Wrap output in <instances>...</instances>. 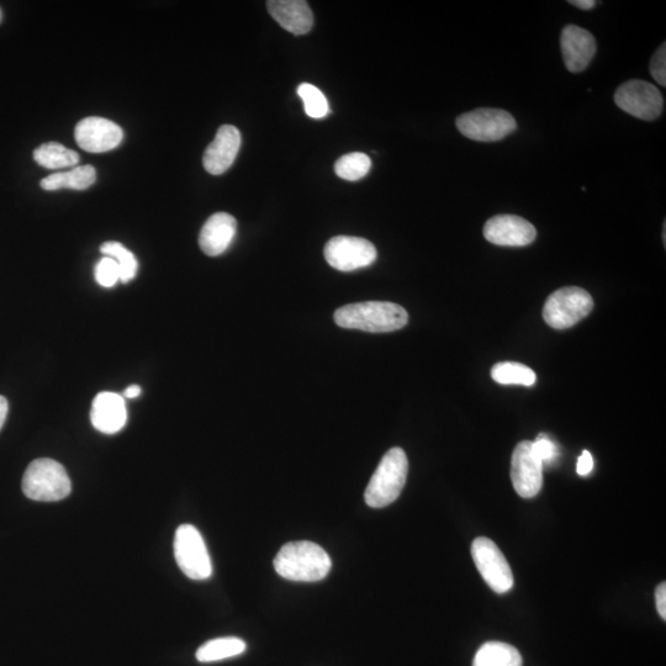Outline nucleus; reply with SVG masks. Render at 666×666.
Segmentation results:
<instances>
[{
	"instance_id": "1",
	"label": "nucleus",
	"mask_w": 666,
	"mask_h": 666,
	"mask_svg": "<svg viewBox=\"0 0 666 666\" xmlns=\"http://www.w3.org/2000/svg\"><path fill=\"white\" fill-rule=\"evenodd\" d=\"M274 569L282 578L296 583H315L330 573V555L319 544L309 541L289 542L274 558Z\"/></svg>"
},
{
	"instance_id": "2",
	"label": "nucleus",
	"mask_w": 666,
	"mask_h": 666,
	"mask_svg": "<svg viewBox=\"0 0 666 666\" xmlns=\"http://www.w3.org/2000/svg\"><path fill=\"white\" fill-rule=\"evenodd\" d=\"M333 319L343 329L385 333L403 329L409 322V314L403 306L389 301H366L342 306Z\"/></svg>"
},
{
	"instance_id": "3",
	"label": "nucleus",
	"mask_w": 666,
	"mask_h": 666,
	"mask_svg": "<svg viewBox=\"0 0 666 666\" xmlns=\"http://www.w3.org/2000/svg\"><path fill=\"white\" fill-rule=\"evenodd\" d=\"M409 461L401 448H391L385 453L367 486V505L383 509L398 500L406 484Z\"/></svg>"
},
{
	"instance_id": "4",
	"label": "nucleus",
	"mask_w": 666,
	"mask_h": 666,
	"mask_svg": "<svg viewBox=\"0 0 666 666\" xmlns=\"http://www.w3.org/2000/svg\"><path fill=\"white\" fill-rule=\"evenodd\" d=\"M72 484L63 465L54 459H36L26 469L23 491L26 498L42 502L66 499L71 494Z\"/></svg>"
},
{
	"instance_id": "5",
	"label": "nucleus",
	"mask_w": 666,
	"mask_h": 666,
	"mask_svg": "<svg viewBox=\"0 0 666 666\" xmlns=\"http://www.w3.org/2000/svg\"><path fill=\"white\" fill-rule=\"evenodd\" d=\"M592 309L594 300L585 289L567 287L549 295L544 304L543 319L555 330H565L585 319Z\"/></svg>"
},
{
	"instance_id": "6",
	"label": "nucleus",
	"mask_w": 666,
	"mask_h": 666,
	"mask_svg": "<svg viewBox=\"0 0 666 666\" xmlns=\"http://www.w3.org/2000/svg\"><path fill=\"white\" fill-rule=\"evenodd\" d=\"M459 132L470 140L496 142L505 139L517 128L509 111L501 109H477L464 113L457 119Z\"/></svg>"
},
{
	"instance_id": "7",
	"label": "nucleus",
	"mask_w": 666,
	"mask_h": 666,
	"mask_svg": "<svg viewBox=\"0 0 666 666\" xmlns=\"http://www.w3.org/2000/svg\"><path fill=\"white\" fill-rule=\"evenodd\" d=\"M174 557L189 579L206 580L213 574L208 548L200 532L192 525L178 527L174 537Z\"/></svg>"
},
{
	"instance_id": "8",
	"label": "nucleus",
	"mask_w": 666,
	"mask_h": 666,
	"mask_svg": "<svg viewBox=\"0 0 666 666\" xmlns=\"http://www.w3.org/2000/svg\"><path fill=\"white\" fill-rule=\"evenodd\" d=\"M472 557L486 584L498 594L514 588V574L505 555L489 538L479 537L472 544Z\"/></svg>"
},
{
	"instance_id": "9",
	"label": "nucleus",
	"mask_w": 666,
	"mask_h": 666,
	"mask_svg": "<svg viewBox=\"0 0 666 666\" xmlns=\"http://www.w3.org/2000/svg\"><path fill=\"white\" fill-rule=\"evenodd\" d=\"M617 107L641 120L652 121L663 113L664 99L652 83L633 79L623 83L615 93Z\"/></svg>"
},
{
	"instance_id": "10",
	"label": "nucleus",
	"mask_w": 666,
	"mask_h": 666,
	"mask_svg": "<svg viewBox=\"0 0 666 666\" xmlns=\"http://www.w3.org/2000/svg\"><path fill=\"white\" fill-rule=\"evenodd\" d=\"M325 258L332 268L340 272H354L372 266L377 259V248L361 237L336 236L325 247Z\"/></svg>"
},
{
	"instance_id": "11",
	"label": "nucleus",
	"mask_w": 666,
	"mask_h": 666,
	"mask_svg": "<svg viewBox=\"0 0 666 666\" xmlns=\"http://www.w3.org/2000/svg\"><path fill=\"white\" fill-rule=\"evenodd\" d=\"M543 467L533 452L532 442L517 444L511 461V480L516 493L523 499L535 498L543 486Z\"/></svg>"
},
{
	"instance_id": "12",
	"label": "nucleus",
	"mask_w": 666,
	"mask_h": 666,
	"mask_svg": "<svg viewBox=\"0 0 666 666\" xmlns=\"http://www.w3.org/2000/svg\"><path fill=\"white\" fill-rule=\"evenodd\" d=\"M74 137L82 150L91 153L113 151L124 139V131L118 124L108 119L91 116L76 126Z\"/></svg>"
},
{
	"instance_id": "13",
	"label": "nucleus",
	"mask_w": 666,
	"mask_h": 666,
	"mask_svg": "<svg viewBox=\"0 0 666 666\" xmlns=\"http://www.w3.org/2000/svg\"><path fill=\"white\" fill-rule=\"evenodd\" d=\"M484 237L496 246L523 247L536 240L537 230L520 216L496 215L486 222Z\"/></svg>"
},
{
	"instance_id": "14",
	"label": "nucleus",
	"mask_w": 666,
	"mask_h": 666,
	"mask_svg": "<svg viewBox=\"0 0 666 666\" xmlns=\"http://www.w3.org/2000/svg\"><path fill=\"white\" fill-rule=\"evenodd\" d=\"M241 147V134L239 129L232 125H222L204 153L203 165L206 172L213 176L229 171L234 165Z\"/></svg>"
},
{
	"instance_id": "15",
	"label": "nucleus",
	"mask_w": 666,
	"mask_h": 666,
	"mask_svg": "<svg viewBox=\"0 0 666 666\" xmlns=\"http://www.w3.org/2000/svg\"><path fill=\"white\" fill-rule=\"evenodd\" d=\"M560 49L568 71L583 72L596 54V40L590 31L578 25H567L560 36Z\"/></svg>"
},
{
	"instance_id": "16",
	"label": "nucleus",
	"mask_w": 666,
	"mask_h": 666,
	"mask_svg": "<svg viewBox=\"0 0 666 666\" xmlns=\"http://www.w3.org/2000/svg\"><path fill=\"white\" fill-rule=\"evenodd\" d=\"M91 421L95 430L105 435H114L123 430L128 421L124 396L111 391H103L95 396Z\"/></svg>"
},
{
	"instance_id": "17",
	"label": "nucleus",
	"mask_w": 666,
	"mask_h": 666,
	"mask_svg": "<svg viewBox=\"0 0 666 666\" xmlns=\"http://www.w3.org/2000/svg\"><path fill=\"white\" fill-rule=\"evenodd\" d=\"M237 221L227 213H216L205 222L199 235V246L206 256L216 257L227 251L234 241Z\"/></svg>"
},
{
	"instance_id": "18",
	"label": "nucleus",
	"mask_w": 666,
	"mask_h": 666,
	"mask_svg": "<svg viewBox=\"0 0 666 666\" xmlns=\"http://www.w3.org/2000/svg\"><path fill=\"white\" fill-rule=\"evenodd\" d=\"M267 9L283 29L294 35L308 34L314 25V15L304 0H269Z\"/></svg>"
},
{
	"instance_id": "19",
	"label": "nucleus",
	"mask_w": 666,
	"mask_h": 666,
	"mask_svg": "<svg viewBox=\"0 0 666 666\" xmlns=\"http://www.w3.org/2000/svg\"><path fill=\"white\" fill-rule=\"evenodd\" d=\"M97 172L93 166L74 167L71 171L54 173L42 179L41 188L46 192L60 189L86 190L95 183Z\"/></svg>"
},
{
	"instance_id": "20",
	"label": "nucleus",
	"mask_w": 666,
	"mask_h": 666,
	"mask_svg": "<svg viewBox=\"0 0 666 666\" xmlns=\"http://www.w3.org/2000/svg\"><path fill=\"white\" fill-rule=\"evenodd\" d=\"M473 666H522V657L510 644L488 642L475 654Z\"/></svg>"
},
{
	"instance_id": "21",
	"label": "nucleus",
	"mask_w": 666,
	"mask_h": 666,
	"mask_svg": "<svg viewBox=\"0 0 666 666\" xmlns=\"http://www.w3.org/2000/svg\"><path fill=\"white\" fill-rule=\"evenodd\" d=\"M246 643L240 638L225 637L206 642L198 649L197 659L200 663L220 662L237 657L246 652Z\"/></svg>"
},
{
	"instance_id": "22",
	"label": "nucleus",
	"mask_w": 666,
	"mask_h": 666,
	"mask_svg": "<svg viewBox=\"0 0 666 666\" xmlns=\"http://www.w3.org/2000/svg\"><path fill=\"white\" fill-rule=\"evenodd\" d=\"M34 160L47 169L74 167L79 162L76 151L70 150L58 142H47L34 151Z\"/></svg>"
},
{
	"instance_id": "23",
	"label": "nucleus",
	"mask_w": 666,
	"mask_h": 666,
	"mask_svg": "<svg viewBox=\"0 0 666 666\" xmlns=\"http://www.w3.org/2000/svg\"><path fill=\"white\" fill-rule=\"evenodd\" d=\"M491 378L502 385H523L532 387L536 384L537 375L533 369L525 364L516 362H501L491 369Z\"/></svg>"
},
{
	"instance_id": "24",
	"label": "nucleus",
	"mask_w": 666,
	"mask_h": 666,
	"mask_svg": "<svg viewBox=\"0 0 666 666\" xmlns=\"http://www.w3.org/2000/svg\"><path fill=\"white\" fill-rule=\"evenodd\" d=\"M100 252L105 257L113 258L120 268V280L123 283H129L135 279L139 271V262L131 251L119 242H105L100 246Z\"/></svg>"
},
{
	"instance_id": "25",
	"label": "nucleus",
	"mask_w": 666,
	"mask_h": 666,
	"mask_svg": "<svg viewBox=\"0 0 666 666\" xmlns=\"http://www.w3.org/2000/svg\"><path fill=\"white\" fill-rule=\"evenodd\" d=\"M372 168V161L362 152H352L342 156L336 162L335 172L338 177L348 182H357L367 176Z\"/></svg>"
},
{
	"instance_id": "26",
	"label": "nucleus",
	"mask_w": 666,
	"mask_h": 666,
	"mask_svg": "<svg viewBox=\"0 0 666 666\" xmlns=\"http://www.w3.org/2000/svg\"><path fill=\"white\" fill-rule=\"evenodd\" d=\"M298 95L303 100L306 115L313 119H322L330 113L329 102L314 84L301 83Z\"/></svg>"
},
{
	"instance_id": "27",
	"label": "nucleus",
	"mask_w": 666,
	"mask_h": 666,
	"mask_svg": "<svg viewBox=\"0 0 666 666\" xmlns=\"http://www.w3.org/2000/svg\"><path fill=\"white\" fill-rule=\"evenodd\" d=\"M95 280L104 288H113L120 280V268L113 258L103 257L95 266Z\"/></svg>"
},
{
	"instance_id": "28",
	"label": "nucleus",
	"mask_w": 666,
	"mask_h": 666,
	"mask_svg": "<svg viewBox=\"0 0 666 666\" xmlns=\"http://www.w3.org/2000/svg\"><path fill=\"white\" fill-rule=\"evenodd\" d=\"M533 452L543 465L552 464L558 458V447L546 435H539L536 442H532Z\"/></svg>"
},
{
	"instance_id": "29",
	"label": "nucleus",
	"mask_w": 666,
	"mask_h": 666,
	"mask_svg": "<svg viewBox=\"0 0 666 666\" xmlns=\"http://www.w3.org/2000/svg\"><path fill=\"white\" fill-rule=\"evenodd\" d=\"M650 73L660 86L666 87V46L662 44L650 60Z\"/></svg>"
},
{
	"instance_id": "30",
	"label": "nucleus",
	"mask_w": 666,
	"mask_h": 666,
	"mask_svg": "<svg viewBox=\"0 0 666 666\" xmlns=\"http://www.w3.org/2000/svg\"><path fill=\"white\" fill-rule=\"evenodd\" d=\"M592 469H594V458H592L590 452L584 451L578 459L576 472H578L581 477H588L592 472Z\"/></svg>"
},
{
	"instance_id": "31",
	"label": "nucleus",
	"mask_w": 666,
	"mask_h": 666,
	"mask_svg": "<svg viewBox=\"0 0 666 666\" xmlns=\"http://www.w3.org/2000/svg\"><path fill=\"white\" fill-rule=\"evenodd\" d=\"M655 604H657V609L660 617L663 620H666V584H660L655 591Z\"/></svg>"
},
{
	"instance_id": "32",
	"label": "nucleus",
	"mask_w": 666,
	"mask_h": 666,
	"mask_svg": "<svg viewBox=\"0 0 666 666\" xmlns=\"http://www.w3.org/2000/svg\"><path fill=\"white\" fill-rule=\"evenodd\" d=\"M8 410V400L5 399L4 396L0 395V430H2V427L5 424V420H7Z\"/></svg>"
},
{
	"instance_id": "33",
	"label": "nucleus",
	"mask_w": 666,
	"mask_h": 666,
	"mask_svg": "<svg viewBox=\"0 0 666 666\" xmlns=\"http://www.w3.org/2000/svg\"><path fill=\"white\" fill-rule=\"evenodd\" d=\"M142 393L141 387L139 385H130L129 388H126L124 391V399H136Z\"/></svg>"
},
{
	"instance_id": "34",
	"label": "nucleus",
	"mask_w": 666,
	"mask_h": 666,
	"mask_svg": "<svg viewBox=\"0 0 666 666\" xmlns=\"http://www.w3.org/2000/svg\"><path fill=\"white\" fill-rule=\"evenodd\" d=\"M569 4L579 9L590 10L595 7L596 2L594 0H574V2H569Z\"/></svg>"
},
{
	"instance_id": "35",
	"label": "nucleus",
	"mask_w": 666,
	"mask_h": 666,
	"mask_svg": "<svg viewBox=\"0 0 666 666\" xmlns=\"http://www.w3.org/2000/svg\"><path fill=\"white\" fill-rule=\"evenodd\" d=\"M2 19H3V13L2 10H0V23H2Z\"/></svg>"
}]
</instances>
